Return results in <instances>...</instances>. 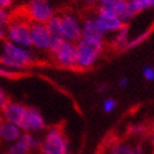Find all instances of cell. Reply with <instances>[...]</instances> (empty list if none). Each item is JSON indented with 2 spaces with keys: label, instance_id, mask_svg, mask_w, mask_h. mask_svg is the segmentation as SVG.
Listing matches in <instances>:
<instances>
[{
  "label": "cell",
  "instance_id": "cell-25",
  "mask_svg": "<svg viewBox=\"0 0 154 154\" xmlns=\"http://www.w3.org/2000/svg\"><path fill=\"white\" fill-rule=\"evenodd\" d=\"M18 76H20V72L18 73V71H13V69L0 65V77H4V79H17Z\"/></svg>",
  "mask_w": 154,
  "mask_h": 154
},
{
  "label": "cell",
  "instance_id": "cell-36",
  "mask_svg": "<svg viewBox=\"0 0 154 154\" xmlns=\"http://www.w3.org/2000/svg\"><path fill=\"white\" fill-rule=\"evenodd\" d=\"M3 124H4V120H3L2 116H0V133H2V126H3Z\"/></svg>",
  "mask_w": 154,
  "mask_h": 154
},
{
  "label": "cell",
  "instance_id": "cell-17",
  "mask_svg": "<svg viewBox=\"0 0 154 154\" xmlns=\"http://www.w3.org/2000/svg\"><path fill=\"white\" fill-rule=\"evenodd\" d=\"M105 154H134L133 153V143L128 140L115 142L110 148L106 149Z\"/></svg>",
  "mask_w": 154,
  "mask_h": 154
},
{
  "label": "cell",
  "instance_id": "cell-21",
  "mask_svg": "<svg viewBox=\"0 0 154 154\" xmlns=\"http://www.w3.org/2000/svg\"><path fill=\"white\" fill-rule=\"evenodd\" d=\"M130 3L138 14L145 10L154 9V0H130Z\"/></svg>",
  "mask_w": 154,
  "mask_h": 154
},
{
  "label": "cell",
  "instance_id": "cell-31",
  "mask_svg": "<svg viewBox=\"0 0 154 154\" xmlns=\"http://www.w3.org/2000/svg\"><path fill=\"white\" fill-rule=\"evenodd\" d=\"M128 83H129V80H128L126 77H120L119 81H118V86L120 88H125L128 86Z\"/></svg>",
  "mask_w": 154,
  "mask_h": 154
},
{
  "label": "cell",
  "instance_id": "cell-19",
  "mask_svg": "<svg viewBox=\"0 0 154 154\" xmlns=\"http://www.w3.org/2000/svg\"><path fill=\"white\" fill-rule=\"evenodd\" d=\"M30 153H32V150L28 148V145L25 144L22 137L19 140H17V142L9 144L8 149L5 152V154H30Z\"/></svg>",
  "mask_w": 154,
  "mask_h": 154
},
{
  "label": "cell",
  "instance_id": "cell-3",
  "mask_svg": "<svg viewBox=\"0 0 154 154\" xmlns=\"http://www.w3.org/2000/svg\"><path fill=\"white\" fill-rule=\"evenodd\" d=\"M41 154H69V142L61 126H52L42 138Z\"/></svg>",
  "mask_w": 154,
  "mask_h": 154
},
{
  "label": "cell",
  "instance_id": "cell-35",
  "mask_svg": "<svg viewBox=\"0 0 154 154\" xmlns=\"http://www.w3.org/2000/svg\"><path fill=\"white\" fill-rule=\"evenodd\" d=\"M149 130H150V133H154V121L149 125Z\"/></svg>",
  "mask_w": 154,
  "mask_h": 154
},
{
  "label": "cell",
  "instance_id": "cell-12",
  "mask_svg": "<svg viewBox=\"0 0 154 154\" xmlns=\"http://www.w3.org/2000/svg\"><path fill=\"white\" fill-rule=\"evenodd\" d=\"M111 6L112 11L116 14V17L123 22L125 25L129 24L134 18L138 15V13L131 5L130 0H116Z\"/></svg>",
  "mask_w": 154,
  "mask_h": 154
},
{
  "label": "cell",
  "instance_id": "cell-14",
  "mask_svg": "<svg viewBox=\"0 0 154 154\" xmlns=\"http://www.w3.org/2000/svg\"><path fill=\"white\" fill-rule=\"evenodd\" d=\"M22 134H23V131L18 125L4 121V124L2 126V133H0V140L4 143L11 144L20 139Z\"/></svg>",
  "mask_w": 154,
  "mask_h": 154
},
{
  "label": "cell",
  "instance_id": "cell-34",
  "mask_svg": "<svg viewBox=\"0 0 154 154\" xmlns=\"http://www.w3.org/2000/svg\"><path fill=\"white\" fill-rule=\"evenodd\" d=\"M149 145L154 152V133H149Z\"/></svg>",
  "mask_w": 154,
  "mask_h": 154
},
{
  "label": "cell",
  "instance_id": "cell-5",
  "mask_svg": "<svg viewBox=\"0 0 154 154\" xmlns=\"http://www.w3.org/2000/svg\"><path fill=\"white\" fill-rule=\"evenodd\" d=\"M22 47L32 48L30 43V22L25 18H11L6 27V39Z\"/></svg>",
  "mask_w": 154,
  "mask_h": 154
},
{
  "label": "cell",
  "instance_id": "cell-26",
  "mask_svg": "<svg viewBox=\"0 0 154 154\" xmlns=\"http://www.w3.org/2000/svg\"><path fill=\"white\" fill-rule=\"evenodd\" d=\"M143 77L146 80V81H154V67L152 66H145L143 68Z\"/></svg>",
  "mask_w": 154,
  "mask_h": 154
},
{
  "label": "cell",
  "instance_id": "cell-20",
  "mask_svg": "<svg viewBox=\"0 0 154 154\" xmlns=\"http://www.w3.org/2000/svg\"><path fill=\"white\" fill-rule=\"evenodd\" d=\"M22 139L25 142V144L28 145V148L32 152L39 150L41 149V144H42V138H39L35 134H30V133H23L22 134Z\"/></svg>",
  "mask_w": 154,
  "mask_h": 154
},
{
  "label": "cell",
  "instance_id": "cell-22",
  "mask_svg": "<svg viewBox=\"0 0 154 154\" xmlns=\"http://www.w3.org/2000/svg\"><path fill=\"white\" fill-rule=\"evenodd\" d=\"M148 35H149V32H144V33H142V34H139V35H137L135 38H133V39H130L129 41V43H128V46H126V48H125V51L126 49H131V48H134V47H137V46H139V44H142L146 38H148Z\"/></svg>",
  "mask_w": 154,
  "mask_h": 154
},
{
  "label": "cell",
  "instance_id": "cell-23",
  "mask_svg": "<svg viewBox=\"0 0 154 154\" xmlns=\"http://www.w3.org/2000/svg\"><path fill=\"white\" fill-rule=\"evenodd\" d=\"M11 13L9 9H0V28H6L11 20Z\"/></svg>",
  "mask_w": 154,
  "mask_h": 154
},
{
  "label": "cell",
  "instance_id": "cell-30",
  "mask_svg": "<svg viewBox=\"0 0 154 154\" xmlns=\"http://www.w3.org/2000/svg\"><path fill=\"white\" fill-rule=\"evenodd\" d=\"M13 4V0H0V9H9Z\"/></svg>",
  "mask_w": 154,
  "mask_h": 154
},
{
  "label": "cell",
  "instance_id": "cell-16",
  "mask_svg": "<svg viewBox=\"0 0 154 154\" xmlns=\"http://www.w3.org/2000/svg\"><path fill=\"white\" fill-rule=\"evenodd\" d=\"M149 125L146 124H142V123H135L131 124L129 128H128V135L131 138H135L137 140L140 139H145L149 135Z\"/></svg>",
  "mask_w": 154,
  "mask_h": 154
},
{
  "label": "cell",
  "instance_id": "cell-18",
  "mask_svg": "<svg viewBox=\"0 0 154 154\" xmlns=\"http://www.w3.org/2000/svg\"><path fill=\"white\" fill-rule=\"evenodd\" d=\"M46 27L49 32L51 37L54 39H62V34H61V19H60V14H56L54 17H52L46 23Z\"/></svg>",
  "mask_w": 154,
  "mask_h": 154
},
{
  "label": "cell",
  "instance_id": "cell-28",
  "mask_svg": "<svg viewBox=\"0 0 154 154\" xmlns=\"http://www.w3.org/2000/svg\"><path fill=\"white\" fill-rule=\"evenodd\" d=\"M73 2L81 6H85V8H92L96 4V0H73Z\"/></svg>",
  "mask_w": 154,
  "mask_h": 154
},
{
  "label": "cell",
  "instance_id": "cell-10",
  "mask_svg": "<svg viewBox=\"0 0 154 154\" xmlns=\"http://www.w3.org/2000/svg\"><path fill=\"white\" fill-rule=\"evenodd\" d=\"M30 43L32 48H35L41 52H49L53 38L51 37L46 24L30 23Z\"/></svg>",
  "mask_w": 154,
  "mask_h": 154
},
{
  "label": "cell",
  "instance_id": "cell-6",
  "mask_svg": "<svg viewBox=\"0 0 154 154\" xmlns=\"http://www.w3.org/2000/svg\"><path fill=\"white\" fill-rule=\"evenodd\" d=\"M25 14L30 23L46 24L56 15V10L49 0H29L25 8Z\"/></svg>",
  "mask_w": 154,
  "mask_h": 154
},
{
  "label": "cell",
  "instance_id": "cell-1",
  "mask_svg": "<svg viewBox=\"0 0 154 154\" xmlns=\"http://www.w3.org/2000/svg\"><path fill=\"white\" fill-rule=\"evenodd\" d=\"M35 61V53L32 48L22 47L9 41L2 42L0 47V65L10 68L13 71H19L32 66Z\"/></svg>",
  "mask_w": 154,
  "mask_h": 154
},
{
  "label": "cell",
  "instance_id": "cell-8",
  "mask_svg": "<svg viewBox=\"0 0 154 154\" xmlns=\"http://www.w3.org/2000/svg\"><path fill=\"white\" fill-rule=\"evenodd\" d=\"M61 19V34L62 39L67 42L76 43L81 38L82 20L73 13H62L60 14Z\"/></svg>",
  "mask_w": 154,
  "mask_h": 154
},
{
  "label": "cell",
  "instance_id": "cell-24",
  "mask_svg": "<svg viewBox=\"0 0 154 154\" xmlns=\"http://www.w3.org/2000/svg\"><path fill=\"white\" fill-rule=\"evenodd\" d=\"M115 109H116V100H114L111 97H107V99H105L104 101H102V110H104L105 112L110 114L115 110Z\"/></svg>",
  "mask_w": 154,
  "mask_h": 154
},
{
  "label": "cell",
  "instance_id": "cell-29",
  "mask_svg": "<svg viewBox=\"0 0 154 154\" xmlns=\"http://www.w3.org/2000/svg\"><path fill=\"white\" fill-rule=\"evenodd\" d=\"M115 2H116V0H96V4L99 6H110Z\"/></svg>",
  "mask_w": 154,
  "mask_h": 154
},
{
  "label": "cell",
  "instance_id": "cell-7",
  "mask_svg": "<svg viewBox=\"0 0 154 154\" xmlns=\"http://www.w3.org/2000/svg\"><path fill=\"white\" fill-rule=\"evenodd\" d=\"M94 18L96 23H97V25L100 27V29L106 35L116 33L119 29H121L125 25L112 11L111 6H99Z\"/></svg>",
  "mask_w": 154,
  "mask_h": 154
},
{
  "label": "cell",
  "instance_id": "cell-13",
  "mask_svg": "<svg viewBox=\"0 0 154 154\" xmlns=\"http://www.w3.org/2000/svg\"><path fill=\"white\" fill-rule=\"evenodd\" d=\"M81 37L88 38V39H95V41H101L105 42L106 34L100 29V27L96 23L94 17H87L82 20V30H81Z\"/></svg>",
  "mask_w": 154,
  "mask_h": 154
},
{
  "label": "cell",
  "instance_id": "cell-27",
  "mask_svg": "<svg viewBox=\"0 0 154 154\" xmlns=\"http://www.w3.org/2000/svg\"><path fill=\"white\" fill-rule=\"evenodd\" d=\"M10 100H9V96H8V94L5 92V90L0 86V112L3 111V109L5 107V105L8 104Z\"/></svg>",
  "mask_w": 154,
  "mask_h": 154
},
{
  "label": "cell",
  "instance_id": "cell-15",
  "mask_svg": "<svg viewBox=\"0 0 154 154\" xmlns=\"http://www.w3.org/2000/svg\"><path fill=\"white\" fill-rule=\"evenodd\" d=\"M129 41H130V38H129V27H128V25H124V27L121 29H119L116 33L112 34L110 44H111V47L115 48V49L125 51Z\"/></svg>",
  "mask_w": 154,
  "mask_h": 154
},
{
  "label": "cell",
  "instance_id": "cell-4",
  "mask_svg": "<svg viewBox=\"0 0 154 154\" xmlns=\"http://www.w3.org/2000/svg\"><path fill=\"white\" fill-rule=\"evenodd\" d=\"M49 53L56 65L63 68H76V44L65 39H54Z\"/></svg>",
  "mask_w": 154,
  "mask_h": 154
},
{
  "label": "cell",
  "instance_id": "cell-2",
  "mask_svg": "<svg viewBox=\"0 0 154 154\" xmlns=\"http://www.w3.org/2000/svg\"><path fill=\"white\" fill-rule=\"evenodd\" d=\"M76 68L88 69L96 65L105 49V42L81 37L76 43Z\"/></svg>",
  "mask_w": 154,
  "mask_h": 154
},
{
  "label": "cell",
  "instance_id": "cell-32",
  "mask_svg": "<svg viewBox=\"0 0 154 154\" xmlns=\"http://www.w3.org/2000/svg\"><path fill=\"white\" fill-rule=\"evenodd\" d=\"M107 90H109V86L106 85V83H101V85H99V87H97V91L100 94H105Z\"/></svg>",
  "mask_w": 154,
  "mask_h": 154
},
{
  "label": "cell",
  "instance_id": "cell-9",
  "mask_svg": "<svg viewBox=\"0 0 154 154\" xmlns=\"http://www.w3.org/2000/svg\"><path fill=\"white\" fill-rule=\"evenodd\" d=\"M19 128L22 129L23 133H30V134H37L41 133L47 128L46 120H44L42 112L38 110L37 107L28 106L25 109L23 120Z\"/></svg>",
  "mask_w": 154,
  "mask_h": 154
},
{
  "label": "cell",
  "instance_id": "cell-33",
  "mask_svg": "<svg viewBox=\"0 0 154 154\" xmlns=\"http://www.w3.org/2000/svg\"><path fill=\"white\" fill-rule=\"evenodd\" d=\"M6 39V28H0V42Z\"/></svg>",
  "mask_w": 154,
  "mask_h": 154
},
{
  "label": "cell",
  "instance_id": "cell-11",
  "mask_svg": "<svg viewBox=\"0 0 154 154\" xmlns=\"http://www.w3.org/2000/svg\"><path fill=\"white\" fill-rule=\"evenodd\" d=\"M25 109L27 106H24L20 102H17V101H9L8 104L5 105V107L3 109L2 115H3V120L6 121V123H11V124H15V125H20L23 116H24V112H25Z\"/></svg>",
  "mask_w": 154,
  "mask_h": 154
}]
</instances>
